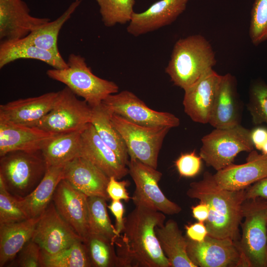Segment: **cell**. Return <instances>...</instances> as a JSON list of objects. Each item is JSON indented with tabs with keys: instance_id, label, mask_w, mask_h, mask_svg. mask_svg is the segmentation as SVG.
<instances>
[{
	"instance_id": "obj_1",
	"label": "cell",
	"mask_w": 267,
	"mask_h": 267,
	"mask_svg": "<svg viewBox=\"0 0 267 267\" xmlns=\"http://www.w3.org/2000/svg\"><path fill=\"white\" fill-rule=\"evenodd\" d=\"M186 195L208 205L209 215L205 223L209 235L237 241L246 200L245 189L230 191L221 188L213 175L206 172L201 180L190 184Z\"/></svg>"
},
{
	"instance_id": "obj_2",
	"label": "cell",
	"mask_w": 267,
	"mask_h": 267,
	"mask_svg": "<svg viewBox=\"0 0 267 267\" xmlns=\"http://www.w3.org/2000/svg\"><path fill=\"white\" fill-rule=\"evenodd\" d=\"M165 215L138 206L125 218L121 236L138 267H170L155 231L164 224Z\"/></svg>"
},
{
	"instance_id": "obj_3",
	"label": "cell",
	"mask_w": 267,
	"mask_h": 267,
	"mask_svg": "<svg viewBox=\"0 0 267 267\" xmlns=\"http://www.w3.org/2000/svg\"><path fill=\"white\" fill-rule=\"evenodd\" d=\"M216 63L210 42L201 35H193L176 42L165 72L174 85L184 90Z\"/></svg>"
},
{
	"instance_id": "obj_4",
	"label": "cell",
	"mask_w": 267,
	"mask_h": 267,
	"mask_svg": "<svg viewBox=\"0 0 267 267\" xmlns=\"http://www.w3.org/2000/svg\"><path fill=\"white\" fill-rule=\"evenodd\" d=\"M67 63L66 68L48 70L47 76L64 84L91 107L100 104L108 95L118 92L116 84L95 75L81 55L70 54Z\"/></svg>"
},
{
	"instance_id": "obj_5",
	"label": "cell",
	"mask_w": 267,
	"mask_h": 267,
	"mask_svg": "<svg viewBox=\"0 0 267 267\" xmlns=\"http://www.w3.org/2000/svg\"><path fill=\"white\" fill-rule=\"evenodd\" d=\"M0 157V177L7 190L17 198L30 194L47 169L41 150L13 151Z\"/></svg>"
},
{
	"instance_id": "obj_6",
	"label": "cell",
	"mask_w": 267,
	"mask_h": 267,
	"mask_svg": "<svg viewBox=\"0 0 267 267\" xmlns=\"http://www.w3.org/2000/svg\"><path fill=\"white\" fill-rule=\"evenodd\" d=\"M238 242L244 267H267V200H246Z\"/></svg>"
},
{
	"instance_id": "obj_7",
	"label": "cell",
	"mask_w": 267,
	"mask_h": 267,
	"mask_svg": "<svg viewBox=\"0 0 267 267\" xmlns=\"http://www.w3.org/2000/svg\"><path fill=\"white\" fill-rule=\"evenodd\" d=\"M199 156L207 165L219 171L232 163L241 152L254 149L251 131L240 124L225 129H215L204 136Z\"/></svg>"
},
{
	"instance_id": "obj_8",
	"label": "cell",
	"mask_w": 267,
	"mask_h": 267,
	"mask_svg": "<svg viewBox=\"0 0 267 267\" xmlns=\"http://www.w3.org/2000/svg\"><path fill=\"white\" fill-rule=\"evenodd\" d=\"M111 120L124 139L130 159H136L157 169L160 150L171 128L137 125L112 113Z\"/></svg>"
},
{
	"instance_id": "obj_9",
	"label": "cell",
	"mask_w": 267,
	"mask_h": 267,
	"mask_svg": "<svg viewBox=\"0 0 267 267\" xmlns=\"http://www.w3.org/2000/svg\"><path fill=\"white\" fill-rule=\"evenodd\" d=\"M68 87L58 91L51 110L34 126L53 134L83 130L91 122V107Z\"/></svg>"
},
{
	"instance_id": "obj_10",
	"label": "cell",
	"mask_w": 267,
	"mask_h": 267,
	"mask_svg": "<svg viewBox=\"0 0 267 267\" xmlns=\"http://www.w3.org/2000/svg\"><path fill=\"white\" fill-rule=\"evenodd\" d=\"M127 166L135 186L132 197L135 206L146 207L169 215L181 211V208L169 200L159 188L162 174L157 169L134 159H130Z\"/></svg>"
},
{
	"instance_id": "obj_11",
	"label": "cell",
	"mask_w": 267,
	"mask_h": 267,
	"mask_svg": "<svg viewBox=\"0 0 267 267\" xmlns=\"http://www.w3.org/2000/svg\"><path fill=\"white\" fill-rule=\"evenodd\" d=\"M102 103L111 113L137 125L172 128L180 124L179 119L174 114L150 108L134 93L128 90L110 94Z\"/></svg>"
},
{
	"instance_id": "obj_12",
	"label": "cell",
	"mask_w": 267,
	"mask_h": 267,
	"mask_svg": "<svg viewBox=\"0 0 267 267\" xmlns=\"http://www.w3.org/2000/svg\"><path fill=\"white\" fill-rule=\"evenodd\" d=\"M187 253L197 267H244L238 242L230 238L208 235L198 242L187 237Z\"/></svg>"
},
{
	"instance_id": "obj_13",
	"label": "cell",
	"mask_w": 267,
	"mask_h": 267,
	"mask_svg": "<svg viewBox=\"0 0 267 267\" xmlns=\"http://www.w3.org/2000/svg\"><path fill=\"white\" fill-rule=\"evenodd\" d=\"M32 239L46 255L57 254L83 240L58 214L52 201L41 215Z\"/></svg>"
},
{
	"instance_id": "obj_14",
	"label": "cell",
	"mask_w": 267,
	"mask_h": 267,
	"mask_svg": "<svg viewBox=\"0 0 267 267\" xmlns=\"http://www.w3.org/2000/svg\"><path fill=\"white\" fill-rule=\"evenodd\" d=\"M88 197L62 179L52 199L58 214L83 241L89 234Z\"/></svg>"
},
{
	"instance_id": "obj_15",
	"label": "cell",
	"mask_w": 267,
	"mask_h": 267,
	"mask_svg": "<svg viewBox=\"0 0 267 267\" xmlns=\"http://www.w3.org/2000/svg\"><path fill=\"white\" fill-rule=\"evenodd\" d=\"M50 21L31 15L23 0H0V41L22 39Z\"/></svg>"
},
{
	"instance_id": "obj_16",
	"label": "cell",
	"mask_w": 267,
	"mask_h": 267,
	"mask_svg": "<svg viewBox=\"0 0 267 267\" xmlns=\"http://www.w3.org/2000/svg\"><path fill=\"white\" fill-rule=\"evenodd\" d=\"M267 175V155L258 154L253 150L245 163H233L213 175L218 185L230 191L245 189Z\"/></svg>"
},
{
	"instance_id": "obj_17",
	"label": "cell",
	"mask_w": 267,
	"mask_h": 267,
	"mask_svg": "<svg viewBox=\"0 0 267 267\" xmlns=\"http://www.w3.org/2000/svg\"><path fill=\"white\" fill-rule=\"evenodd\" d=\"M79 156L91 163L109 178L120 179L129 174L128 168L104 142L90 123L82 132Z\"/></svg>"
},
{
	"instance_id": "obj_18",
	"label": "cell",
	"mask_w": 267,
	"mask_h": 267,
	"mask_svg": "<svg viewBox=\"0 0 267 267\" xmlns=\"http://www.w3.org/2000/svg\"><path fill=\"white\" fill-rule=\"evenodd\" d=\"M221 76L212 69L184 90V112L194 122L208 123Z\"/></svg>"
},
{
	"instance_id": "obj_19",
	"label": "cell",
	"mask_w": 267,
	"mask_h": 267,
	"mask_svg": "<svg viewBox=\"0 0 267 267\" xmlns=\"http://www.w3.org/2000/svg\"><path fill=\"white\" fill-rule=\"evenodd\" d=\"M189 0H160L141 13L134 12L127 28L137 37L170 25L185 10Z\"/></svg>"
},
{
	"instance_id": "obj_20",
	"label": "cell",
	"mask_w": 267,
	"mask_h": 267,
	"mask_svg": "<svg viewBox=\"0 0 267 267\" xmlns=\"http://www.w3.org/2000/svg\"><path fill=\"white\" fill-rule=\"evenodd\" d=\"M58 91L21 98L0 105V121L34 126L52 108Z\"/></svg>"
},
{
	"instance_id": "obj_21",
	"label": "cell",
	"mask_w": 267,
	"mask_h": 267,
	"mask_svg": "<svg viewBox=\"0 0 267 267\" xmlns=\"http://www.w3.org/2000/svg\"><path fill=\"white\" fill-rule=\"evenodd\" d=\"M63 179L88 197L110 199L106 190L109 177L82 157H77L65 165Z\"/></svg>"
},
{
	"instance_id": "obj_22",
	"label": "cell",
	"mask_w": 267,
	"mask_h": 267,
	"mask_svg": "<svg viewBox=\"0 0 267 267\" xmlns=\"http://www.w3.org/2000/svg\"><path fill=\"white\" fill-rule=\"evenodd\" d=\"M240 119L235 78L230 73L222 75L208 123L215 129H225L239 125Z\"/></svg>"
},
{
	"instance_id": "obj_23",
	"label": "cell",
	"mask_w": 267,
	"mask_h": 267,
	"mask_svg": "<svg viewBox=\"0 0 267 267\" xmlns=\"http://www.w3.org/2000/svg\"><path fill=\"white\" fill-rule=\"evenodd\" d=\"M54 134L36 127L0 121V157L13 151L40 150Z\"/></svg>"
},
{
	"instance_id": "obj_24",
	"label": "cell",
	"mask_w": 267,
	"mask_h": 267,
	"mask_svg": "<svg viewBox=\"0 0 267 267\" xmlns=\"http://www.w3.org/2000/svg\"><path fill=\"white\" fill-rule=\"evenodd\" d=\"M21 59H31L42 61L54 69L68 67L60 52L40 48L22 39L0 41V68Z\"/></svg>"
},
{
	"instance_id": "obj_25",
	"label": "cell",
	"mask_w": 267,
	"mask_h": 267,
	"mask_svg": "<svg viewBox=\"0 0 267 267\" xmlns=\"http://www.w3.org/2000/svg\"><path fill=\"white\" fill-rule=\"evenodd\" d=\"M64 166L48 167L36 188L26 196L17 198L20 207L28 218L41 216L50 204L57 185L63 178Z\"/></svg>"
},
{
	"instance_id": "obj_26",
	"label": "cell",
	"mask_w": 267,
	"mask_h": 267,
	"mask_svg": "<svg viewBox=\"0 0 267 267\" xmlns=\"http://www.w3.org/2000/svg\"><path fill=\"white\" fill-rule=\"evenodd\" d=\"M41 216L0 224V267L12 261L32 238Z\"/></svg>"
},
{
	"instance_id": "obj_27",
	"label": "cell",
	"mask_w": 267,
	"mask_h": 267,
	"mask_svg": "<svg viewBox=\"0 0 267 267\" xmlns=\"http://www.w3.org/2000/svg\"><path fill=\"white\" fill-rule=\"evenodd\" d=\"M155 231L170 267H197L187 255V238L182 235L175 221L169 220Z\"/></svg>"
},
{
	"instance_id": "obj_28",
	"label": "cell",
	"mask_w": 267,
	"mask_h": 267,
	"mask_svg": "<svg viewBox=\"0 0 267 267\" xmlns=\"http://www.w3.org/2000/svg\"><path fill=\"white\" fill-rule=\"evenodd\" d=\"M83 130L55 134L44 141L40 150L47 168L65 165L79 156Z\"/></svg>"
},
{
	"instance_id": "obj_29",
	"label": "cell",
	"mask_w": 267,
	"mask_h": 267,
	"mask_svg": "<svg viewBox=\"0 0 267 267\" xmlns=\"http://www.w3.org/2000/svg\"><path fill=\"white\" fill-rule=\"evenodd\" d=\"M91 109L90 123L104 142L127 166L129 161L127 148L122 136L111 122V112L102 103L91 107Z\"/></svg>"
},
{
	"instance_id": "obj_30",
	"label": "cell",
	"mask_w": 267,
	"mask_h": 267,
	"mask_svg": "<svg viewBox=\"0 0 267 267\" xmlns=\"http://www.w3.org/2000/svg\"><path fill=\"white\" fill-rule=\"evenodd\" d=\"M81 2V0H76L57 18L53 21H49L42 27L31 32L22 39L40 48L59 52L58 47V38L59 32L63 26L70 18Z\"/></svg>"
},
{
	"instance_id": "obj_31",
	"label": "cell",
	"mask_w": 267,
	"mask_h": 267,
	"mask_svg": "<svg viewBox=\"0 0 267 267\" xmlns=\"http://www.w3.org/2000/svg\"><path fill=\"white\" fill-rule=\"evenodd\" d=\"M107 208L105 198L98 196L88 197L89 234L102 235L114 243L120 235L117 234L115 227L111 223Z\"/></svg>"
},
{
	"instance_id": "obj_32",
	"label": "cell",
	"mask_w": 267,
	"mask_h": 267,
	"mask_svg": "<svg viewBox=\"0 0 267 267\" xmlns=\"http://www.w3.org/2000/svg\"><path fill=\"white\" fill-rule=\"evenodd\" d=\"M43 267H92L87 247L82 239L53 255L42 253Z\"/></svg>"
},
{
	"instance_id": "obj_33",
	"label": "cell",
	"mask_w": 267,
	"mask_h": 267,
	"mask_svg": "<svg viewBox=\"0 0 267 267\" xmlns=\"http://www.w3.org/2000/svg\"><path fill=\"white\" fill-rule=\"evenodd\" d=\"M84 242L92 267H118V257L114 243L102 235L90 233Z\"/></svg>"
},
{
	"instance_id": "obj_34",
	"label": "cell",
	"mask_w": 267,
	"mask_h": 267,
	"mask_svg": "<svg viewBox=\"0 0 267 267\" xmlns=\"http://www.w3.org/2000/svg\"><path fill=\"white\" fill-rule=\"evenodd\" d=\"M99 6L101 20L106 27L129 22L135 0H95Z\"/></svg>"
},
{
	"instance_id": "obj_35",
	"label": "cell",
	"mask_w": 267,
	"mask_h": 267,
	"mask_svg": "<svg viewBox=\"0 0 267 267\" xmlns=\"http://www.w3.org/2000/svg\"><path fill=\"white\" fill-rule=\"evenodd\" d=\"M248 108L254 124H267V84L265 82L257 81L251 85Z\"/></svg>"
},
{
	"instance_id": "obj_36",
	"label": "cell",
	"mask_w": 267,
	"mask_h": 267,
	"mask_svg": "<svg viewBox=\"0 0 267 267\" xmlns=\"http://www.w3.org/2000/svg\"><path fill=\"white\" fill-rule=\"evenodd\" d=\"M249 35L255 45L267 40V0H255L251 11Z\"/></svg>"
},
{
	"instance_id": "obj_37",
	"label": "cell",
	"mask_w": 267,
	"mask_h": 267,
	"mask_svg": "<svg viewBox=\"0 0 267 267\" xmlns=\"http://www.w3.org/2000/svg\"><path fill=\"white\" fill-rule=\"evenodd\" d=\"M27 219L18 204L17 198L7 190L0 177V224L19 222Z\"/></svg>"
},
{
	"instance_id": "obj_38",
	"label": "cell",
	"mask_w": 267,
	"mask_h": 267,
	"mask_svg": "<svg viewBox=\"0 0 267 267\" xmlns=\"http://www.w3.org/2000/svg\"><path fill=\"white\" fill-rule=\"evenodd\" d=\"M16 257L14 264H12L13 266L43 267L41 249L32 239L24 246Z\"/></svg>"
},
{
	"instance_id": "obj_39",
	"label": "cell",
	"mask_w": 267,
	"mask_h": 267,
	"mask_svg": "<svg viewBox=\"0 0 267 267\" xmlns=\"http://www.w3.org/2000/svg\"><path fill=\"white\" fill-rule=\"evenodd\" d=\"M202 158L196 155L195 151L181 154L175 161V165L179 175L191 178L197 175L202 166Z\"/></svg>"
},
{
	"instance_id": "obj_40",
	"label": "cell",
	"mask_w": 267,
	"mask_h": 267,
	"mask_svg": "<svg viewBox=\"0 0 267 267\" xmlns=\"http://www.w3.org/2000/svg\"><path fill=\"white\" fill-rule=\"evenodd\" d=\"M113 177L109 178L106 190L107 194L112 200H124L128 202L132 197H130L126 187L128 181L126 180L118 181Z\"/></svg>"
},
{
	"instance_id": "obj_41",
	"label": "cell",
	"mask_w": 267,
	"mask_h": 267,
	"mask_svg": "<svg viewBox=\"0 0 267 267\" xmlns=\"http://www.w3.org/2000/svg\"><path fill=\"white\" fill-rule=\"evenodd\" d=\"M246 200L261 198L267 200V175L245 189Z\"/></svg>"
},
{
	"instance_id": "obj_42",
	"label": "cell",
	"mask_w": 267,
	"mask_h": 267,
	"mask_svg": "<svg viewBox=\"0 0 267 267\" xmlns=\"http://www.w3.org/2000/svg\"><path fill=\"white\" fill-rule=\"evenodd\" d=\"M204 222H198L185 225L187 237L194 241H203L208 235L207 228Z\"/></svg>"
},
{
	"instance_id": "obj_43",
	"label": "cell",
	"mask_w": 267,
	"mask_h": 267,
	"mask_svg": "<svg viewBox=\"0 0 267 267\" xmlns=\"http://www.w3.org/2000/svg\"><path fill=\"white\" fill-rule=\"evenodd\" d=\"M107 207L115 217V227L117 234L120 235L122 232L124 225V206L120 200H112V202Z\"/></svg>"
},
{
	"instance_id": "obj_44",
	"label": "cell",
	"mask_w": 267,
	"mask_h": 267,
	"mask_svg": "<svg viewBox=\"0 0 267 267\" xmlns=\"http://www.w3.org/2000/svg\"><path fill=\"white\" fill-rule=\"evenodd\" d=\"M251 139L254 146L257 149H261L267 141V129L263 127H258L251 132Z\"/></svg>"
},
{
	"instance_id": "obj_45",
	"label": "cell",
	"mask_w": 267,
	"mask_h": 267,
	"mask_svg": "<svg viewBox=\"0 0 267 267\" xmlns=\"http://www.w3.org/2000/svg\"><path fill=\"white\" fill-rule=\"evenodd\" d=\"M193 217L198 222H205L209 215L208 205L205 202L200 201V203L195 206L191 207Z\"/></svg>"
},
{
	"instance_id": "obj_46",
	"label": "cell",
	"mask_w": 267,
	"mask_h": 267,
	"mask_svg": "<svg viewBox=\"0 0 267 267\" xmlns=\"http://www.w3.org/2000/svg\"><path fill=\"white\" fill-rule=\"evenodd\" d=\"M262 154L267 155V141L263 146L261 150Z\"/></svg>"
}]
</instances>
